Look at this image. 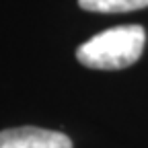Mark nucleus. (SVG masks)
<instances>
[{"instance_id":"1","label":"nucleus","mask_w":148,"mask_h":148,"mask_svg":"<svg viewBox=\"0 0 148 148\" xmlns=\"http://www.w3.org/2000/svg\"><path fill=\"white\" fill-rule=\"evenodd\" d=\"M146 45V31L140 25L111 27L76 49V60L92 70H119L138 62Z\"/></svg>"},{"instance_id":"3","label":"nucleus","mask_w":148,"mask_h":148,"mask_svg":"<svg viewBox=\"0 0 148 148\" xmlns=\"http://www.w3.org/2000/svg\"><path fill=\"white\" fill-rule=\"evenodd\" d=\"M88 12H130L148 6V0H78Z\"/></svg>"},{"instance_id":"2","label":"nucleus","mask_w":148,"mask_h":148,"mask_svg":"<svg viewBox=\"0 0 148 148\" xmlns=\"http://www.w3.org/2000/svg\"><path fill=\"white\" fill-rule=\"evenodd\" d=\"M0 148H72V140L45 127L23 125L0 132Z\"/></svg>"}]
</instances>
